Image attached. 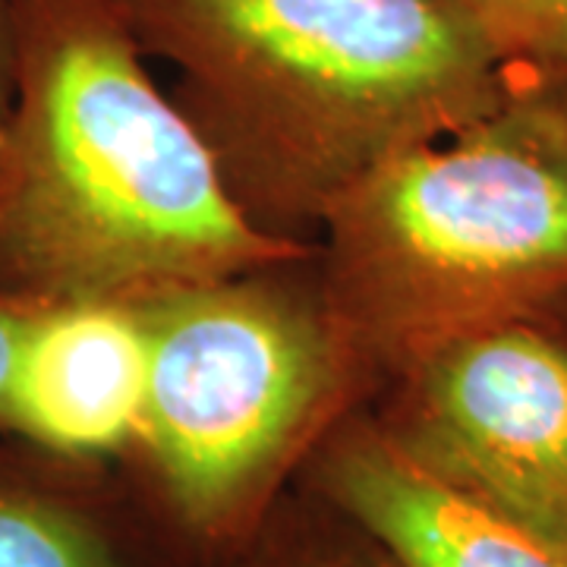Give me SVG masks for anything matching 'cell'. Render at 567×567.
<instances>
[{
	"label": "cell",
	"instance_id": "obj_3",
	"mask_svg": "<svg viewBox=\"0 0 567 567\" xmlns=\"http://www.w3.org/2000/svg\"><path fill=\"white\" fill-rule=\"evenodd\" d=\"M322 237L324 293L372 375L548 316L567 300V73L514 66L502 102L372 171Z\"/></svg>",
	"mask_w": 567,
	"mask_h": 567
},
{
	"label": "cell",
	"instance_id": "obj_12",
	"mask_svg": "<svg viewBox=\"0 0 567 567\" xmlns=\"http://www.w3.org/2000/svg\"><path fill=\"white\" fill-rule=\"evenodd\" d=\"M17 95V32H13V0H0V133L7 126Z\"/></svg>",
	"mask_w": 567,
	"mask_h": 567
},
{
	"label": "cell",
	"instance_id": "obj_8",
	"mask_svg": "<svg viewBox=\"0 0 567 567\" xmlns=\"http://www.w3.org/2000/svg\"><path fill=\"white\" fill-rule=\"evenodd\" d=\"M29 447H0V567H181V536L95 473L99 461Z\"/></svg>",
	"mask_w": 567,
	"mask_h": 567
},
{
	"label": "cell",
	"instance_id": "obj_4",
	"mask_svg": "<svg viewBox=\"0 0 567 567\" xmlns=\"http://www.w3.org/2000/svg\"><path fill=\"white\" fill-rule=\"evenodd\" d=\"M309 259L136 306L148 375L133 451L193 555L244 546L372 379Z\"/></svg>",
	"mask_w": 567,
	"mask_h": 567
},
{
	"label": "cell",
	"instance_id": "obj_6",
	"mask_svg": "<svg viewBox=\"0 0 567 567\" xmlns=\"http://www.w3.org/2000/svg\"><path fill=\"white\" fill-rule=\"evenodd\" d=\"M306 466V488L382 539L404 567H567V539L432 476L372 416L341 420Z\"/></svg>",
	"mask_w": 567,
	"mask_h": 567
},
{
	"label": "cell",
	"instance_id": "obj_10",
	"mask_svg": "<svg viewBox=\"0 0 567 567\" xmlns=\"http://www.w3.org/2000/svg\"><path fill=\"white\" fill-rule=\"evenodd\" d=\"M511 66L567 73V0H464Z\"/></svg>",
	"mask_w": 567,
	"mask_h": 567
},
{
	"label": "cell",
	"instance_id": "obj_9",
	"mask_svg": "<svg viewBox=\"0 0 567 567\" xmlns=\"http://www.w3.org/2000/svg\"><path fill=\"white\" fill-rule=\"evenodd\" d=\"M306 492L300 502L281 495L256 533L227 555V567H404L341 507Z\"/></svg>",
	"mask_w": 567,
	"mask_h": 567
},
{
	"label": "cell",
	"instance_id": "obj_7",
	"mask_svg": "<svg viewBox=\"0 0 567 567\" xmlns=\"http://www.w3.org/2000/svg\"><path fill=\"white\" fill-rule=\"evenodd\" d=\"M145 375L148 344L136 306H44L17 369L13 439L73 461L133 451Z\"/></svg>",
	"mask_w": 567,
	"mask_h": 567
},
{
	"label": "cell",
	"instance_id": "obj_5",
	"mask_svg": "<svg viewBox=\"0 0 567 567\" xmlns=\"http://www.w3.org/2000/svg\"><path fill=\"white\" fill-rule=\"evenodd\" d=\"M388 379L372 423L391 445L567 539V338L546 316L451 334Z\"/></svg>",
	"mask_w": 567,
	"mask_h": 567
},
{
	"label": "cell",
	"instance_id": "obj_1",
	"mask_svg": "<svg viewBox=\"0 0 567 567\" xmlns=\"http://www.w3.org/2000/svg\"><path fill=\"white\" fill-rule=\"evenodd\" d=\"M0 133V297L142 306L312 256L234 203L114 0H13Z\"/></svg>",
	"mask_w": 567,
	"mask_h": 567
},
{
	"label": "cell",
	"instance_id": "obj_11",
	"mask_svg": "<svg viewBox=\"0 0 567 567\" xmlns=\"http://www.w3.org/2000/svg\"><path fill=\"white\" fill-rule=\"evenodd\" d=\"M44 309L41 303L0 297V432L13 435V388L20 369L22 347L32 324Z\"/></svg>",
	"mask_w": 567,
	"mask_h": 567
},
{
	"label": "cell",
	"instance_id": "obj_2",
	"mask_svg": "<svg viewBox=\"0 0 567 567\" xmlns=\"http://www.w3.org/2000/svg\"><path fill=\"white\" fill-rule=\"evenodd\" d=\"M234 203L303 244L372 171L502 102L514 66L464 0H114Z\"/></svg>",
	"mask_w": 567,
	"mask_h": 567
}]
</instances>
